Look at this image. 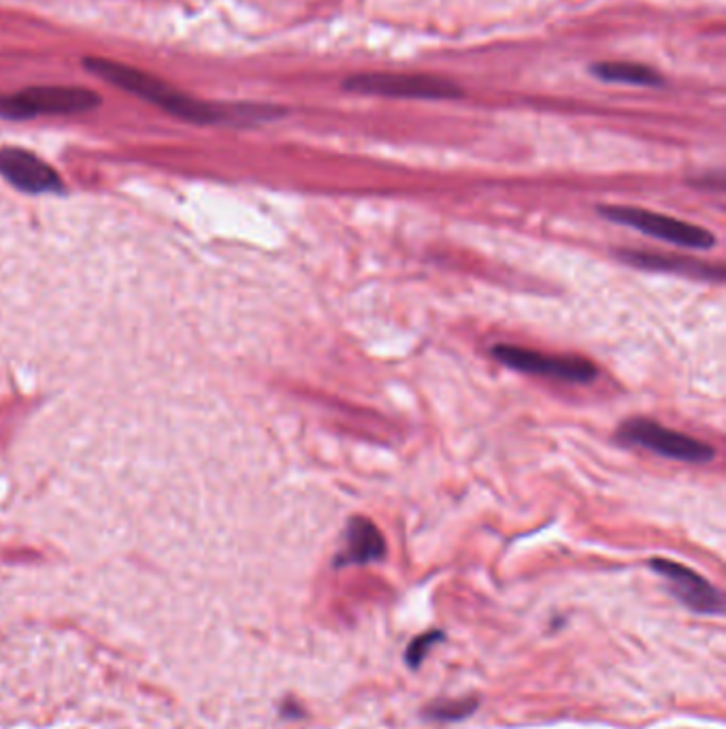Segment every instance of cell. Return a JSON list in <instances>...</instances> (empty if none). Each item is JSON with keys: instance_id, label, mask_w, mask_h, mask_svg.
Here are the masks:
<instances>
[{"instance_id": "obj_11", "label": "cell", "mask_w": 726, "mask_h": 729, "mask_svg": "<svg viewBox=\"0 0 726 729\" xmlns=\"http://www.w3.org/2000/svg\"><path fill=\"white\" fill-rule=\"evenodd\" d=\"M593 73L599 80L628 86H661L662 77L654 69L637 63H596Z\"/></svg>"}, {"instance_id": "obj_7", "label": "cell", "mask_w": 726, "mask_h": 729, "mask_svg": "<svg viewBox=\"0 0 726 729\" xmlns=\"http://www.w3.org/2000/svg\"><path fill=\"white\" fill-rule=\"evenodd\" d=\"M650 565L669 582L673 596L690 610L699 614H720L724 610V599L718 588L709 585L696 571L669 559H652Z\"/></svg>"}, {"instance_id": "obj_8", "label": "cell", "mask_w": 726, "mask_h": 729, "mask_svg": "<svg viewBox=\"0 0 726 729\" xmlns=\"http://www.w3.org/2000/svg\"><path fill=\"white\" fill-rule=\"evenodd\" d=\"M0 176L24 193H58L62 182L47 162L20 148L0 150Z\"/></svg>"}, {"instance_id": "obj_2", "label": "cell", "mask_w": 726, "mask_h": 729, "mask_svg": "<svg viewBox=\"0 0 726 729\" xmlns=\"http://www.w3.org/2000/svg\"><path fill=\"white\" fill-rule=\"evenodd\" d=\"M599 214L616 224H627L635 231L648 235V237L667 241V244L679 245V248L709 250L716 245V237L696 224L678 220L654 211L639 210V207L627 205H601Z\"/></svg>"}, {"instance_id": "obj_9", "label": "cell", "mask_w": 726, "mask_h": 729, "mask_svg": "<svg viewBox=\"0 0 726 729\" xmlns=\"http://www.w3.org/2000/svg\"><path fill=\"white\" fill-rule=\"evenodd\" d=\"M386 554V542L381 537L380 529L371 523L369 519L356 516L350 519L346 527V544L343 551L337 557L335 565L343 568V565H367L381 561Z\"/></svg>"}, {"instance_id": "obj_12", "label": "cell", "mask_w": 726, "mask_h": 729, "mask_svg": "<svg viewBox=\"0 0 726 729\" xmlns=\"http://www.w3.org/2000/svg\"><path fill=\"white\" fill-rule=\"evenodd\" d=\"M441 638H443L441 633L432 631V633H426V636H422V640H415V642L412 644V648H409V653H407L409 664L418 665L420 661H422V657H424L426 650H429V644H432L435 640H441Z\"/></svg>"}, {"instance_id": "obj_4", "label": "cell", "mask_w": 726, "mask_h": 729, "mask_svg": "<svg viewBox=\"0 0 726 729\" xmlns=\"http://www.w3.org/2000/svg\"><path fill=\"white\" fill-rule=\"evenodd\" d=\"M618 442L627 446H641L648 450L661 454L665 459H673V461L682 463H709L716 452L713 448L705 444V442L695 440L679 431L667 429L662 425L654 423L648 418H633L627 420L620 429H618Z\"/></svg>"}, {"instance_id": "obj_5", "label": "cell", "mask_w": 726, "mask_h": 729, "mask_svg": "<svg viewBox=\"0 0 726 729\" xmlns=\"http://www.w3.org/2000/svg\"><path fill=\"white\" fill-rule=\"evenodd\" d=\"M343 88L358 94L397 99H456L460 88L456 83L435 75H415V73H360L343 81Z\"/></svg>"}, {"instance_id": "obj_3", "label": "cell", "mask_w": 726, "mask_h": 729, "mask_svg": "<svg viewBox=\"0 0 726 729\" xmlns=\"http://www.w3.org/2000/svg\"><path fill=\"white\" fill-rule=\"evenodd\" d=\"M100 105V97L88 88L37 86L11 97H0V116L24 120L32 116L81 114Z\"/></svg>"}, {"instance_id": "obj_1", "label": "cell", "mask_w": 726, "mask_h": 729, "mask_svg": "<svg viewBox=\"0 0 726 729\" xmlns=\"http://www.w3.org/2000/svg\"><path fill=\"white\" fill-rule=\"evenodd\" d=\"M86 69L97 77L111 81L114 86L137 94V97L149 100L156 107L168 111V114L182 117V120L194 122V124H218L228 120H269L278 111L269 107H235L224 109L219 105L201 103L199 99L188 97L179 90L167 86L165 81L149 73L137 71L128 64L114 63L107 58H88L83 60Z\"/></svg>"}, {"instance_id": "obj_10", "label": "cell", "mask_w": 726, "mask_h": 729, "mask_svg": "<svg viewBox=\"0 0 726 729\" xmlns=\"http://www.w3.org/2000/svg\"><path fill=\"white\" fill-rule=\"evenodd\" d=\"M627 265H633L637 269H648V271H665V273H678V276L686 278H699V279H720L724 278L722 269H712L703 265L699 261H690V258L679 256H667V254H652V252H618Z\"/></svg>"}, {"instance_id": "obj_6", "label": "cell", "mask_w": 726, "mask_h": 729, "mask_svg": "<svg viewBox=\"0 0 726 729\" xmlns=\"http://www.w3.org/2000/svg\"><path fill=\"white\" fill-rule=\"evenodd\" d=\"M492 356L516 372L545 375V378L565 380V382L588 384L596 378V367L577 356H551L543 352L528 350L520 346H494Z\"/></svg>"}]
</instances>
